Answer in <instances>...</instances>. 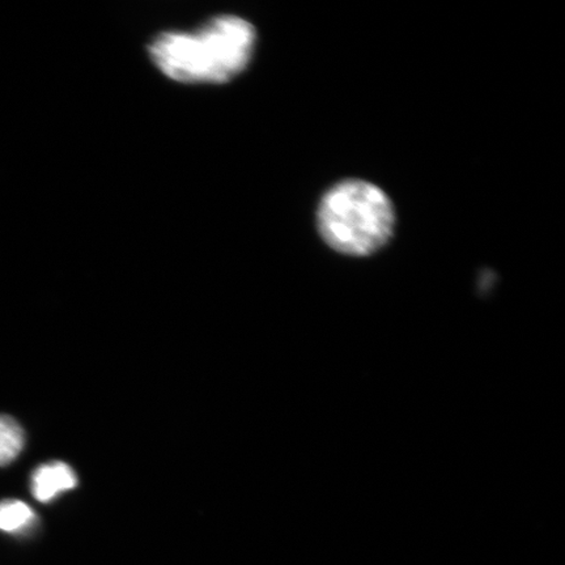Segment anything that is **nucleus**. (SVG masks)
Masks as SVG:
<instances>
[{
	"mask_svg": "<svg viewBox=\"0 0 565 565\" xmlns=\"http://www.w3.org/2000/svg\"><path fill=\"white\" fill-rule=\"evenodd\" d=\"M257 33L249 21L212 19L194 32H164L151 42L150 56L162 74L180 83L222 84L249 65Z\"/></svg>",
	"mask_w": 565,
	"mask_h": 565,
	"instance_id": "1",
	"label": "nucleus"
},
{
	"mask_svg": "<svg viewBox=\"0 0 565 565\" xmlns=\"http://www.w3.org/2000/svg\"><path fill=\"white\" fill-rule=\"evenodd\" d=\"M317 225L331 249L365 257L392 238L395 211L383 189L363 180H344L322 196Z\"/></svg>",
	"mask_w": 565,
	"mask_h": 565,
	"instance_id": "2",
	"label": "nucleus"
},
{
	"mask_svg": "<svg viewBox=\"0 0 565 565\" xmlns=\"http://www.w3.org/2000/svg\"><path fill=\"white\" fill-rule=\"evenodd\" d=\"M77 486L75 471L65 462L54 461L39 466L31 479V489L35 500L41 503L58 498Z\"/></svg>",
	"mask_w": 565,
	"mask_h": 565,
	"instance_id": "3",
	"label": "nucleus"
},
{
	"mask_svg": "<svg viewBox=\"0 0 565 565\" xmlns=\"http://www.w3.org/2000/svg\"><path fill=\"white\" fill-rule=\"evenodd\" d=\"M35 522V513L21 500L0 501V530L4 533H24Z\"/></svg>",
	"mask_w": 565,
	"mask_h": 565,
	"instance_id": "4",
	"label": "nucleus"
},
{
	"mask_svg": "<svg viewBox=\"0 0 565 565\" xmlns=\"http://www.w3.org/2000/svg\"><path fill=\"white\" fill-rule=\"evenodd\" d=\"M25 434L23 427L9 415H0V466L15 461L23 450Z\"/></svg>",
	"mask_w": 565,
	"mask_h": 565,
	"instance_id": "5",
	"label": "nucleus"
}]
</instances>
